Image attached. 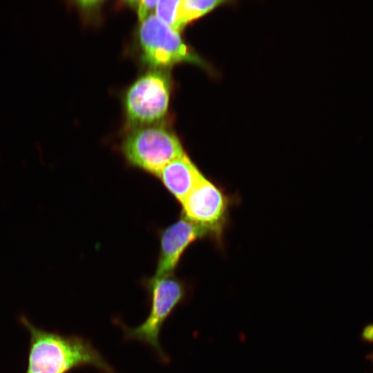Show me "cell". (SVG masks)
Returning <instances> with one entry per match:
<instances>
[{"mask_svg":"<svg viewBox=\"0 0 373 373\" xmlns=\"http://www.w3.org/2000/svg\"><path fill=\"white\" fill-rule=\"evenodd\" d=\"M160 253L155 276L173 274L186 249L207 232L183 216L158 232Z\"/></svg>","mask_w":373,"mask_h":373,"instance_id":"cell-7","label":"cell"},{"mask_svg":"<svg viewBox=\"0 0 373 373\" xmlns=\"http://www.w3.org/2000/svg\"><path fill=\"white\" fill-rule=\"evenodd\" d=\"M180 0L157 1L155 16L175 30H181L179 23L178 9Z\"/></svg>","mask_w":373,"mask_h":373,"instance_id":"cell-10","label":"cell"},{"mask_svg":"<svg viewBox=\"0 0 373 373\" xmlns=\"http://www.w3.org/2000/svg\"><path fill=\"white\" fill-rule=\"evenodd\" d=\"M127 163L155 176L173 160L184 153L178 137L162 127H145L131 133L122 144Z\"/></svg>","mask_w":373,"mask_h":373,"instance_id":"cell-3","label":"cell"},{"mask_svg":"<svg viewBox=\"0 0 373 373\" xmlns=\"http://www.w3.org/2000/svg\"><path fill=\"white\" fill-rule=\"evenodd\" d=\"M180 203L182 216L220 240L231 198L220 186L204 176Z\"/></svg>","mask_w":373,"mask_h":373,"instance_id":"cell-4","label":"cell"},{"mask_svg":"<svg viewBox=\"0 0 373 373\" xmlns=\"http://www.w3.org/2000/svg\"><path fill=\"white\" fill-rule=\"evenodd\" d=\"M170 84L160 71H153L139 78L127 91L125 106L128 118L136 124L161 119L169 106Z\"/></svg>","mask_w":373,"mask_h":373,"instance_id":"cell-6","label":"cell"},{"mask_svg":"<svg viewBox=\"0 0 373 373\" xmlns=\"http://www.w3.org/2000/svg\"><path fill=\"white\" fill-rule=\"evenodd\" d=\"M139 37L144 59L152 66H169L183 61L202 62L183 41L179 32L153 14L141 22Z\"/></svg>","mask_w":373,"mask_h":373,"instance_id":"cell-5","label":"cell"},{"mask_svg":"<svg viewBox=\"0 0 373 373\" xmlns=\"http://www.w3.org/2000/svg\"><path fill=\"white\" fill-rule=\"evenodd\" d=\"M19 321L30 334L25 373H68L84 366L93 367L102 373H115L89 340L38 328L24 315Z\"/></svg>","mask_w":373,"mask_h":373,"instance_id":"cell-1","label":"cell"},{"mask_svg":"<svg viewBox=\"0 0 373 373\" xmlns=\"http://www.w3.org/2000/svg\"><path fill=\"white\" fill-rule=\"evenodd\" d=\"M224 2L218 0H180L178 16L181 30L189 22L206 15Z\"/></svg>","mask_w":373,"mask_h":373,"instance_id":"cell-9","label":"cell"},{"mask_svg":"<svg viewBox=\"0 0 373 373\" xmlns=\"http://www.w3.org/2000/svg\"><path fill=\"white\" fill-rule=\"evenodd\" d=\"M180 202L204 177L186 153L171 161L155 176Z\"/></svg>","mask_w":373,"mask_h":373,"instance_id":"cell-8","label":"cell"},{"mask_svg":"<svg viewBox=\"0 0 373 373\" xmlns=\"http://www.w3.org/2000/svg\"><path fill=\"white\" fill-rule=\"evenodd\" d=\"M150 300L147 318L135 327H122L126 338L136 340L152 348L164 363L169 357L160 342L161 329L176 307L184 303L190 294V287L173 274L152 276L142 282Z\"/></svg>","mask_w":373,"mask_h":373,"instance_id":"cell-2","label":"cell"},{"mask_svg":"<svg viewBox=\"0 0 373 373\" xmlns=\"http://www.w3.org/2000/svg\"><path fill=\"white\" fill-rule=\"evenodd\" d=\"M137 5V15L140 22L144 21L148 17L153 15L152 11L155 10L157 1L142 0L135 2Z\"/></svg>","mask_w":373,"mask_h":373,"instance_id":"cell-11","label":"cell"},{"mask_svg":"<svg viewBox=\"0 0 373 373\" xmlns=\"http://www.w3.org/2000/svg\"><path fill=\"white\" fill-rule=\"evenodd\" d=\"M365 336L366 338H370V339L373 338V327H368L365 329Z\"/></svg>","mask_w":373,"mask_h":373,"instance_id":"cell-12","label":"cell"}]
</instances>
